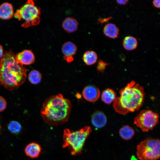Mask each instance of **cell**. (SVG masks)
<instances>
[{
    "instance_id": "cell-25",
    "label": "cell",
    "mask_w": 160,
    "mask_h": 160,
    "mask_svg": "<svg viewBox=\"0 0 160 160\" xmlns=\"http://www.w3.org/2000/svg\"><path fill=\"white\" fill-rule=\"evenodd\" d=\"M127 0H117L116 1L117 3L120 5L126 4L128 2Z\"/></svg>"
},
{
    "instance_id": "cell-17",
    "label": "cell",
    "mask_w": 160,
    "mask_h": 160,
    "mask_svg": "<svg viewBox=\"0 0 160 160\" xmlns=\"http://www.w3.org/2000/svg\"><path fill=\"white\" fill-rule=\"evenodd\" d=\"M138 42L136 39L132 36H127L124 39L123 45L124 48L129 51L133 50L137 47Z\"/></svg>"
},
{
    "instance_id": "cell-1",
    "label": "cell",
    "mask_w": 160,
    "mask_h": 160,
    "mask_svg": "<svg viewBox=\"0 0 160 160\" xmlns=\"http://www.w3.org/2000/svg\"><path fill=\"white\" fill-rule=\"evenodd\" d=\"M11 50L6 51L0 62V84L6 89H17L25 81L26 69L18 63Z\"/></svg>"
},
{
    "instance_id": "cell-22",
    "label": "cell",
    "mask_w": 160,
    "mask_h": 160,
    "mask_svg": "<svg viewBox=\"0 0 160 160\" xmlns=\"http://www.w3.org/2000/svg\"><path fill=\"white\" fill-rule=\"evenodd\" d=\"M108 65V64L106 62L100 60L98 63L97 69L98 71L103 72L104 71L106 67Z\"/></svg>"
},
{
    "instance_id": "cell-26",
    "label": "cell",
    "mask_w": 160,
    "mask_h": 160,
    "mask_svg": "<svg viewBox=\"0 0 160 160\" xmlns=\"http://www.w3.org/2000/svg\"><path fill=\"white\" fill-rule=\"evenodd\" d=\"M111 17H109L105 18H100L98 20V23H103L109 20Z\"/></svg>"
},
{
    "instance_id": "cell-19",
    "label": "cell",
    "mask_w": 160,
    "mask_h": 160,
    "mask_svg": "<svg viewBox=\"0 0 160 160\" xmlns=\"http://www.w3.org/2000/svg\"><path fill=\"white\" fill-rule=\"evenodd\" d=\"M97 58V54L95 52L89 50L84 53L83 59L86 64L90 65L94 64L96 62Z\"/></svg>"
},
{
    "instance_id": "cell-8",
    "label": "cell",
    "mask_w": 160,
    "mask_h": 160,
    "mask_svg": "<svg viewBox=\"0 0 160 160\" xmlns=\"http://www.w3.org/2000/svg\"><path fill=\"white\" fill-rule=\"evenodd\" d=\"M17 62L22 65H30L34 63L35 56L32 52L29 50H25L15 56Z\"/></svg>"
},
{
    "instance_id": "cell-5",
    "label": "cell",
    "mask_w": 160,
    "mask_h": 160,
    "mask_svg": "<svg viewBox=\"0 0 160 160\" xmlns=\"http://www.w3.org/2000/svg\"><path fill=\"white\" fill-rule=\"evenodd\" d=\"M40 10L32 0H28L14 14L19 20L24 21L22 26L25 28L35 25L40 22Z\"/></svg>"
},
{
    "instance_id": "cell-9",
    "label": "cell",
    "mask_w": 160,
    "mask_h": 160,
    "mask_svg": "<svg viewBox=\"0 0 160 160\" xmlns=\"http://www.w3.org/2000/svg\"><path fill=\"white\" fill-rule=\"evenodd\" d=\"M83 96L87 100L90 102L97 101L99 98L100 92L99 89L92 85L86 86L83 89Z\"/></svg>"
},
{
    "instance_id": "cell-6",
    "label": "cell",
    "mask_w": 160,
    "mask_h": 160,
    "mask_svg": "<svg viewBox=\"0 0 160 160\" xmlns=\"http://www.w3.org/2000/svg\"><path fill=\"white\" fill-rule=\"evenodd\" d=\"M136 154L139 160H156L160 159V139L148 138L137 147Z\"/></svg>"
},
{
    "instance_id": "cell-11",
    "label": "cell",
    "mask_w": 160,
    "mask_h": 160,
    "mask_svg": "<svg viewBox=\"0 0 160 160\" xmlns=\"http://www.w3.org/2000/svg\"><path fill=\"white\" fill-rule=\"evenodd\" d=\"M92 124L96 128H101L106 124L107 119L102 112L97 111L95 112L92 117Z\"/></svg>"
},
{
    "instance_id": "cell-7",
    "label": "cell",
    "mask_w": 160,
    "mask_h": 160,
    "mask_svg": "<svg viewBox=\"0 0 160 160\" xmlns=\"http://www.w3.org/2000/svg\"><path fill=\"white\" fill-rule=\"evenodd\" d=\"M159 114L152 111L144 110L135 118L134 123L143 132L152 130L158 123Z\"/></svg>"
},
{
    "instance_id": "cell-3",
    "label": "cell",
    "mask_w": 160,
    "mask_h": 160,
    "mask_svg": "<svg viewBox=\"0 0 160 160\" xmlns=\"http://www.w3.org/2000/svg\"><path fill=\"white\" fill-rule=\"evenodd\" d=\"M119 93V102L127 113L138 110L144 102L145 96L144 88L134 81L121 89Z\"/></svg>"
},
{
    "instance_id": "cell-12",
    "label": "cell",
    "mask_w": 160,
    "mask_h": 160,
    "mask_svg": "<svg viewBox=\"0 0 160 160\" xmlns=\"http://www.w3.org/2000/svg\"><path fill=\"white\" fill-rule=\"evenodd\" d=\"M41 150V145L38 143L32 142L25 147V153L28 156L32 158H36L40 155Z\"/></svg>"
},
{
    "instance_id": "cell-27",
    "label": "cell",
    "mask_w": 160,
    "mask_h": 160,
    "mask_svg": "<svg viewBox=\"0 0 160 160\" xmlns=\"http://www.w3.org/2000/svg\"><path fill=\"white\" fill-rule=\"evenodd\" d=\"M4 55V50L2 47L0 45V58H1Z\"/></svg>"
},
{
    "instance_id": "cell-16",
    "label": "cell",
    "mask_w": 160,
    "mask_h": 160,
    "mask_svg": "<svg viewBox=\"0 0 160 160\" xmlns=\"http://www.w3.org/2000/svg\"><path fill=\"white\" fill-rule=\"evenodd\" d=\"M135 132L133 129L128 125H124L119 131L120 137L125 140H131L134 136Z\"/></svg>"
},
{
    "instance_id": "cell-14",
    "label": "cell",
    "mask_w": 160,
    "mask_h": 160,
    "mask_svg": "<svg viewBox=\"0 0 160 160\" xmlns=\"http://www.w3.org/2000/svg\"><path fill=\"white\" fill-rule=\"evenodd\" d=\"M79 23L75 19L68 17L63 21L62 26L64 30L68 33L76 31L78 29Z\"/></svg>"
},
{
    "instance_id": "cell-4",
    "label": "cell",
    "mask_w": 160,
    "mask_h": 160,
    "mask_svg": "<svg viewBox=\"0 0 160 160\" xmlns=\"http://www.w3.org/2000/svg\"><path fill=\"white\" fill-rule=\"evenodd\" d=\"M91 132V127L88 126L75 131L68 128L65 129L63 148H67L72 155L81 154L86 140Z\"/></svg>"
},
{
    "instance_id": "cell-24",
    "label": "cell",
    "mask_w": 160,
    "mask_h": 160,
    "mask_svg": "<svg viewBox=\"0 0 160 160\" xmlns=\"http://www.w3.org/2000/svg\"><path fill=\"white\" fill-rule=\"evenodd\" d=\"M154 7L157 9H160V0H154L152 2Z\"/></svg>"
},
{
    "instance_id": "cell-13",
    "label": "cell",
    "mask_w": 160,
    "mask_h": 160,
    "mask_svg": "<svg viewBox=\"0 0 160 160\" xmlns=\"http://www.w3.org/2000/svg\"><path fill=\"white\" fill-rule=\"evenodd\" d=\"M14 15V9L12 5L6 2L0 5V18L3 20L11 18Z\"/></svg>"
},
{
    "instance_id": "cell-10",
    "label": "cell",
    "mask_w": 160,
    "mask_h": 160,
    "mask_svg": "<svg viewBox=\"0 0 160 160\" xmlns=\"http://www.w3.org/2000/svg\"><path fill=\"white\" fill-rule=\"evenodd\" d=\"M77 50L76 46L71 41L65 42L62 47V51L64 55V58L68 62L73 60L72 57L76 53Z\"/></svg>"
},
{
    "instance_id": "cell-21",
    "label": "cell",
    "mask_w": 160,
    "mask_h": 160,
    "mask_svg": "<svg viewBox=\"0 0 160 160\" xmlns=\"http://www.w3.org/2000/svg\"><path fill=\"white\" fill-rule=\"evenodd\" d=\"M8 129L12 133L14 134L19 133L21 129V126L17 121H10L8 126Z\"/></svg>"
},
{
    "instance_id": "cell-20",
    "label": "cell",
    "mask_w": 160,
    "mask_h": 160,
    "mask_svg": "<svg viewBox=\"0 0 160 160\" xmlns=\"http://www.w3.org/2000/svg\"><path fill=\"white\" fill-rule=\"evenodd\" d=\"M42 75L40 72L36 70L31 71L29 73L28 79L30 82L34 84H39L41 80Z\"/></svg>"
},
{
    "instance_id": "cell-18",
    "label": "cell",
    "mask_w": 160,
    "mask_h": 160,
    "mask_svg": "<svg viewBox=\"0 0 160 160\" xmlns=\"http://www.w3.org/2000/svg\"><path fill=\"white\" fill-rule=\"evenodd\" d=\"M116 95V93L113 90L107 88L103 92L102 100L105 103L110 104L115 100Z\"/></svg>"
},
{
    "instance_id": "cell-28",
    "label": "cell",
    "mask_w": 160,
    "mask_h": 160,
    "mask_svg": "<svg viewBox=\"0 0 160 160\" xmlns=\"http://www.w3.org/2000/svg\"><path fill=\"white\" fill-rule=\"evenodd\" d=\"M0 128H1V126H0Z\"/></svg>"
},
{
    "instance_id": "cell-15",
    "label": "cell",
    "mask_w": 160,
    "mask_h": 160,
    "mask_svg": "<svg viewBox=\"0 0 160 160\" xmlns=\"http://www.w3.org/2000/svg\"><path fill=\"white\" fill-rule=\"evenodd\" d=\"M103 32L105 36L110 38H117L119 34V29L114 24L109 23L106 24L103 29Z\"/></svg>"
},
{
    "instance_id": "cell-23",
    "label": "cell",
    "mask_w": 160,
    "mask_h": 160,
    "mask_svg": "<svg viewBox=\"0 0 160 160\" xmlns=\"http://www.w3.org/2000/svg\"><path fill=\"white\" fill-rule=\"evenodd\" d=\"M7 103L5 100L2 96H0V112L4 111L7 107Z\"/></svg>"
},
{
    "instance_id": "cell-2",
    "label": "cell",
    "mask_w": 160,
    "mask_h": 160,
    "mask_svg": "<svg viewBox=\"0 0 160 160\" xmlns=\"http://www.w3.org/2000/svg\"><path fill=\"white\" fill-rule=\"evenodd\" d=\"M70 101L61 94L52 95L43 103L40 111L44 121L49 126H58L66 122L71 113Z\"/></svg>"
}]
</instances>
